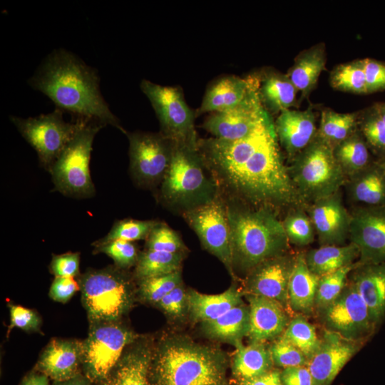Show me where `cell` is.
<instances>
[{
	"instance_id": "obj_1",
	"label": "cell",
	"mask_w": 385,
	"mask_h": 385,
	"mask_svg": "<svg viewBox=\"0 0 385 385\" xmlns=\"http://www.w3.org/2000/svg\"><path fill=\"white\" fill-rule=\"evenodd\" d=\"M197 148L215 180L256 208L307 207L283 162L272 119L243 138L199 140Z\"/></svg>"
},
{
	"instance_id": "obj_2",
	"label": "cell",
	"mask_w": 385,
	"mask_h": 385,
	"mask_svg": "<svg viewBox=\"0 0 385 385\" xmlns=\"http://www.w3.org/2000/svg\"><path fill=\"white\" fill-rule=\"evenodd\" d=\"M96 71L74 54L57 49L43 61L30 78V86L47 96L56 108L79 118L110 124L125 134L118 119L104 100Z\"/></svg>"
},
{
	"instance_id": "obj_3",
	"label": "cell",
	"mask_w": 385,
	"mask_h": 385,
	"mask_svg": "<svg viewBox=\"0 0 385 385\" xmlns=\"http://www.w3.org/2000/svg\"><path fill=\"white\" fill-rule=\"evenodd\" d=\"M230 361L221 349L188 337H164L153 349L148 385H234Z\"/></svg>"
},
{
	"instance_id": "obj_4",
	"label": "cell",
	"mask_w": 385,
	"mask_h": 385,
	"mask_svg": "<svg viewBox=\"0 0 385 385\" xmlns=\"http://www.w3.org/2000/svg\"><path fill=\"white\" fill-rule=\"evenodd\" d=\"M233 270L250 272L262 262L286 253L289 240L275 212L227 207Z\"/></svg>"
},
{
	"instance_id": "obj_5",
	"label": "cell",
	"mask_w": 385,
	"mask_h": 385,
	"mask_svg": "<svg viewBox=\"0 0 385 385\" xmlns=\"http://www.w3.org/2000/svg\"><path fill=\"white\" fill-rule=\"evenodd\" d=\"M205 169L197 147L173 143L170 163L161 182L162 198L184 211L213 199L215 180L208 178Z\"/></svg>"
},
{
	"instance_id": "obj_6",
	"label": "cell",
	"mask_w": 385,
	"mask_h": 385,
	"mask_svg": "<svg viewBox=\"0 0 385 385\" xmlns=\"http://www.w3.org/2000/svg\"><path fill=\"white\" fill-rule=\"evenodd\" d=\"M288 170L307 206L339 192L347 180L334 158L333 148L317 134L291 160Z\"/></svg>"
},
{
	"instance_id": "obj_7",
	"label": "cell",
	"mask_w": 385,
	"mask_h": 385,
	"mask_svg": "<svg viewBox=\"0 0 385 385\" xmlns=\"http://www.w3.org/2000/svg\"><path fill=\"white\" fill-rule=\"evenodd\" d=\"M80 287L91 322H117L133 304L131 283L115 268L86 272L81 279Z\"/></svg>"
},
{
	"instance_id": "obj_8",
	"label": "cell",
	"mask_w": 385,
	"mask_h": 385,
	"mask_svg": "<svg viewBox=\"0 0 385 385\" xmlns=\"http://www.w3.org/2000/svg\"><path fill=\"white\" fill-rule=\"evenodd\" d=\"M104 125L96 121L86 122L49 168L60 192L76 197L94 194L89 167L91 154L93 139Z\"/></svg>"
},
{
	"instance_id": "obj_9",
	"label": "cell",
	"mask_w": 385,
	"mask_h": 385,
	"mask_svg": "<svg viewBox=\"0 0 385 385\" xmlns=\"http://www.w3.org/2000/svg\"><path fill=\"white\" fill-rule=\"evenodd\" d=\"M91 323L88 336L83 342L81 366L85 376L95 384L106 377L126 346L138 336L117 322Z\"/></svg>"
},
{
	"instance_id": "obj_10",
	"label": "cell",
	"mask_w": 385,
	"mask_h": 385,
	"mask_svg": "<svg viewBox=\"0 0 385 385\" xmlns=\"http://www.w3.org/2000/svg\"><path fill=\"white\" fill-rule=\"evenodd\" d=\"M24 138L34 148L41 163L49 170L76 133L89 120L78 118L76 123H67L63 111L56 110L34 118L11 116Z\"/></svg>"
},
{
	"instance_id": "obj_11",
	"label": "cell",
	"mask_w": 385,
	"mask_h": 385,
	"mask_svg": "<svg viewBox=\"0 0 385 385\" xmlns=\"http://www.w3.org/2000/svg\"><path fill=\"white\" fill-rule=\"evenodd\" d=\"M140 86L156 113L160 133L174 144L197 147L195 115L186 103L181 89L146 79L140 82Z\"/></svg>"
},
{
	"instance_id": "obj_12",
	"label": "cell",
	"mask_w": 385,
	"mask_h": 385,
	"mask_svg": "<svg viewBox=\"0 0 385 385\" xmlns=\"http://www.w3.org/2000/svg\"><path fill=\"white\" fill-rule=\"evenodd\" d=\"M129 140L130 172L140 186L161 183L169 168L173 143L161 133L126 132Z\"/></svg>"
},
{
	"instance_id": "obj_13",
	"label": "cell",
	"mask_w": 385,
	"mask_h": 385,
	"mask_svg": "<svg viewBox=\"0 0 385 385\" xmlns=\"http://www.w3.org/2000/svg\"><path fill=\"white\" fill-rule=\"evenodd\" d=\"M183 217L202 246L217 257L234 275L227 210L215 196L210 201L183 212Z\"/></svg>"
},
{
	"instance_id": "obj_14",
	"label": "cell",
	"mask_w": 385,
	"mask_h": 385,
	"mask_svg": "<svg viewBox=\"0 0 385 385\" xmlns=\"http://www.w3.org/2000/svg\"><path fill=\"white\" fill-rule=\"evenodd\" d=\"M320 313L329 332L349 340L363 339L376 327L366 303L351 282Z\"/></svg>"
},
{
	"instance_id": "obj_15",
	"label": "cell",
	"mask_w": 385,
	"mask_h": 385,
	"mask_svg": "<svg viewBox=\"0 0 385 385\" xmlns=\"http://www.w3.org/2000/svg\"><path fill=\"white\" fill-rule=\"evenodd\" d=\"M259 83L239 106L222 112L213 113L203 123L214 138L224 140L243 138L271 120L258 93Z\"/></svg>"
},
{
	"instance_id": "obj_16",
	"label": "cell",
	"mask_w": 385,
	"mask_h": 385,
	"mask_svg": "<svg viewBox=\"0 0 385 385\" xmlns=\"http://www.w3.org/2000/svg\"><path fill=\"white\" fill-rule=\"evenodd\" d=\"M349 239L359 250V264L385 262V206L356 209L351 214Z\"/></svg>"
},
{
	"instance_id": "obj_17",
	"label": "cell",
	"mask_w": 385,
	"mask_h": 385,
	"mask_svg": "<svg viewBox=\"0 0 385 385\" xmlns=\"http://www.w3.org/2000/svg\"><path fill=\"white\" fill-rule=\"evenodd\" d=\"M295 260L296 255L284 253L262 262L249 272L246 291L250 295L267 297L285 309H290L288 285Z\"/></svg>"
},
{
	"instance_id": "obj_18",
	"label": "cell",
	"mask_w": 385,
	"mask_h": 385,
	"mask_svg": "<svg viewBox=\"0 0 385 385\" xmlns=\"http://www.w3.org/2000/svg\"><path fill=\"white\" fill-rule=\"evenodd\" d=\"M321 245H342L349 238L351 214L346 209L340 190L307 207Z\"/></svg>"
},
{
	"instance_id": "obj_19",
	"label": "cell",
	"mask_w": 385,
	"mask_h": 385,
	"mask_svg": "<svg viewBox=\"0 0 385 385\" xmlns=\"http://www.w3.org/2000/svg\"><path fill=\"white\" fill-rule=\"evenodd\" d=\"M357 341L327 332L317 352L308 359L306 366L314 385H331L339 371L359 349Z\"/></svg>"
},
{
	"instance_id": "obj_20",
	"label": "cell",
	"mask_w": 385,
	"mask_h": 385,
	"mask_svg": "<svg viewBox=\"0 0 385 385\" xmlns=\"http://www.w3.org/2000/svg\"><path fill=\"white\" fill-rule=\"evenodd\" d=\"M274 124L277 140L290 160L307 147L317 134L316 118L311 108L284 111Z\"/></svg>"
},
{
	"instance_id": "obj_21",
	"label": "cell",
	"mask_w": 385,
	"mask_h": 385,
	"mask_svg": "<svg viewBox=\"0 0 385 385\" xmlns=\"http://www.w3.org/2000/svg\"><path fill=\"white\" fill-rule=\"evenodd\" d=\"M249 328L252 342L264 343L281 336L289 321L285 308L275 300L249 295Z\"/></svg>"
},
{
	"instance_id": "obj_22",
	"label": "cell",
	"mask_w": 385,
	"mask_h": 385,
	"mask_svg": "<svg viewBox=\"0 0 385 385\" xmlns=\"http://www.w3.org/2000/svg\"><path fill=\"white\" fill-rule=\"evenodd\" d=\"M82 358L83 342L53 339L43 350L37 368L53 381H63L78 375Z\"/></svg>"
},
{
	"instance_id": "obj_23",
	"label": "cell",
	"mask_w": 385,
	"mask_h": 385,
	"mask_svg": "<svg viewBox=\"0 0 385 385\" xmlns=\"http://www.w3.org/2000/svg\"><path fill=\"white\" fill-rule=\"evenodd\" d=\"M152 351L148 342L136 339L126 346L106 377L95 385H148Z\"/></svg>"
},
{
	"instance_id": "obj_24",
	"label": "cell",
	"mask_w": 385,
	"mask_h": 385,
	"mask_svg": "<svg viewBox=\"0 0 385 385\" xmlns=\"http://www.w3.org/2000/svg\"><path fill=\"white\" fill-rule=\"evenodd\" d=\"M259 83V76L246 78L235 76L221 78L207 89L199 114L218 113L232 109L242 103Z\"/></svg>"
},
{
	"instance_id": "obj_25",
	"label": "cell",
	"mask_w": 385,
	"mask_h": 385,
	"mask_svg": "<svg viewBox=\"0 0 385 385\" xmlns=\"http://www.w3.org/2000/svg\"><path fill=\"white\" fill-rule=\"evenodd\" d=\"M366 303L376 326L385 316V262L357 264L351 282Z\"/></svg>"
},
{
	"instance_id": "obj_26",
	"label": "cell",
	"mask_w": 385,
	"mask_h": 385,
	"mask_svg": "<svg viewBox=\"0 0 385 385\" xmlns=\"http://www.w3.org/2000/svg\"><path fill=\"white\" fill-rule=\"evenodd\" d=\"M326 61L325 44L317 43L297 56L286 75L297 91L307 98L315 88Z\"/></svg>"
},
{
	"instance_id": "obj_27",
	"label": "cell",
	"mask_w": 385,
	"mask_h": 385,
	"mask_svg": "<svg viewBox=\"0 0 385 385\" xmlns=\"http://www.w3.org/2000/svg\"><path fill=\"white\" fill-rule=\"evenodd\" d=\"M319 277L309 270L304 253L296 255L288 285L289 304L292 310L303 314L312 312Z\"/></svg>"
},
{
	"instance_id": "obj_28",
	"label": "cell",
	"mask_w": 385,
	"mask_h": 385,
	"mask_svg": "<svg viewBox=\"0 0 385 385\" xmlns=\"http://www.w3.org/2000/svg\"><path fill=\"white\" fill-rule=\"evenodd\" d=\"M349 198L364 207L385 206V170L383 165L371 163L348 178Z\"/></svg>"
},
{
	"instance_id": "obj_29",
	"label": "cell",
	"mask_w": 385,
	"mask_h": 385,
	"mask_svg": "<svg viewBox=\"0 0 385 385\" xmlns=\"http://www.w3.org/2000/svg\"><path fill=\"white\" fill-rule=\"evenodd\" d=\"M187 297L191 318L202 322L215 319L242 303L240 293L234 286L217 294H206L190 289Z\"/></svg>"
},
{
	"instance_id": "obj_30",
	"label": "cell",
	"mask_w": 385,
	"mask_h": 385,
	"mask_svg": "<svg viewBox=\"0 0 385 385\" xmlns=\"http://www.w3.org/2000/svg\"><path fill=\"white\" fill-rule=\"evenodd\" d=\"M237 347L231 369L235 383L255 379L272 369L273 361L264 343L252 342L245 346L242 342Z\"/></svg>"
},
{
	"instance_id": "obj_31",
	"label": "cell",
	"mask_w": 385,
	"mask_h": 385,
	"mask_svg": "<svg viewBox=\"0 0 385 385\" xmlns=\"http://www.w3.org/2000/svg\"><path fill=\"white\" fill-rule=\"evenodd\" d=\"M298 92L286 74L270 71L259 76V96L267 111L280 113L290 109Z\"/></svg>"
},
{
	"instance_id": "obj_32",
	"label": "cell",
	"mask_w": 385,
	"mask_h": 385,
	"mask_svg": "<svg viewBox=\"0 0 385 385\" xmlns=\"http://www.w3.org/2000/svg\"><path fill=\"white\" fill-rule=\"evenodd\" d=\"M358 257L359 250L351 242L342 245H323L305 254L307 266L319 277L354 264Z\"/></svg>"
},
{
	"instance_id": "obj_33",
	"label": "cell",
	"mask_w": 385,
	"mask_h": 385,
	"mask_svg": "<svg viewBox=\"0 0 385 385\" xmlns=\"http://www.w3.org/2000/svg\"><path fill=\"white\" fill-rule=\"evenodd\" d=\"M203 330L210 337L230 342L235 345L247 336L249 328V308L242 303L220 317L202 322Z\"/></svg>"
},
{
	"instance_id": "obj_34",
	"label": "cell",
	"mask_w": 385,
	"mask_h": 385,
	"mask_svg": "<svg viewBox=\"0 0 385 385\" xmlns=\"http://www.w3.org/2000/svg\"><path fill=\"white\" fill-rule=\"evenodd\" d=\"M333 152L346 178L359 173L371 164L369 146L359 128L336 145Z\"/></svg>"
},
{
	"instance_id": "obj_35",
	"label": "cell",
	"mask_w": 385,
	"mask_h": 385,
	"mask_svg": "<svg viewBox=\"0 0 385 385\" xmlns=\"http://www.w3.org/2000/svg\"><path fill=\"white\" fill-rule=\"evenodd\" d=\"M359 113H337L325 108L322 111L317 135L333 148L350 136L359 125Z\"/></svg>"
},
{
	"instance_id": "obj_36",
	"label": "cell",
	"mask_w": 385,
	"mask_h": 385,
	"mask_svg": "<svg viewBox=\"0 0 385 385\" xmlns=\"http://www.w3.org/2000/svg\"><path fill=\"white\" fill-rule=\"evenodd\" d=\"M184 255L183 252L171 253L146 250L138 257L135 275L140 280L179 271Z\"/></svg>"
},
{
	"instance_id": "obj_37",
	"label": "cell",
	"mask_w": 385,
	"mask_h": 385,
	"mask_svg": "<svg viewBox=\"0 0 385 385\" xmlns=\"http://www.w3.org/2000/svg\"><path fill=\"white\" fill-rule=\"evenodd\" d=\"M332 88L356 94H367L363 59L335 66L329 75Z\"/></svg>"
},
{
	"instance_id": "obj_38",
	"label": "cell",
	"mask_w": 385,
	"mask_h": 385,
	"mask_svg": "<svg viewBox=\"0 0 385 385\" xmlns=\"http://www.w3.org/2000/svg\"><path fill=\"white\" fill-rule=\"evenodd\" d=\"M297 347L307 360L319 349L322 339H319L314 325L302 315L292 319L281 335Z\"/></svg>"
},
{
	"instance_id": "obj_39",
	"label": "cell",
	"mask_w": 385,
	"mask_h": 385,
	"mask_svg": "<svg viewBox=\"0 0 385 385\" xmlns=\"http://www.w3.org/2000/svg\"><path fill=\"white\" fill-rule=\"evenodd\" d=\"M357 264L345 266L319 277L314 302V308L318 312H322L339 296L346 285L348 274Z\"/></svg>"
},
{
	"instance_id": "obj_40",
	"label": "cell",
	"mask_w": 385,
	"mask_h": 385,
	"mask_svg": "<svg viewBox=\"0 0 385 385\" xmlns=\"http://www.w3.org/2000/svg\"><path fill=\"white\" fill-rule=\"evenodd\" d=\"M304 209H292L282 222L289 242L298 246L311 244L316 235L311 218Z\"/></svg>"
},
{
	"instance_id": "obj_41",
	"label": "cell",
	"mask_w": 385,
	"mask_h": 385,
	"mask_svg": "<svg viewBox=\"0 0 385 385\" xmlns=\"http://www.w3.org/2000/svg\"><path fill=\"white\" fill-rule=\"evenodd\" d=\"M358 126L369 148L385 155V123L376 105L359 113Z\"/></svg>"
},
{
	"instance_id": "obj_42",
	"label": "cell",
	"mask_w": 385,
	"mask_h": 385,
	"mask_svg": "<svg viewBox=\"0 0 385 385\" xmlns=\"http://www.w3.org/2000/svg\"><path fill=\"white\" fill-rule=\"evenodd\" d=\"M158 222L155 220H138L133 219L122 220L116 222L110 232L95 245L104 244L115 240L135 241L147 239L152 230Z\"/></svg>"
},
{
	"instance_id": "obj_43",
	"label": "cell",
	"mask_w": 385,
	"mask_h": 385,
	"mask_svg": "<svg viewBox=\"0 0 385 385\" xmlns=\"http://www.w3.org/2000/svg\"><path fill=\"white\" fill-rule=\"evenodd\" d=\"M181 284L180 270L140 280L139 292L146 301L158 304L162 298Z\"/></svg>"
},
{
	"instance_id": "obj_44",
	"label": "cell",
	"mask_w": 385,
	"mask_h": 385,
	"mask_svg": "<svg viewBox=\"0 0 385 385\" xmlns=\"http://www.w3.org/2000/svg\"><path fill=\"white\" fill-rule=\"evenodd\" d=\"M146 250L166 252H183L185 246L181 238L168 225L158 222L146 239Z\"/></svg>"
},
{
	"instance_id": "obj_45",
	"label": "cell",
	"mask_w": 385,
	"mask_h": 385,
	"mask_svg": "<svg viewBox=\"0 0 385 385\" xmlns=\"http://www.w3.org/2000/svg\"><path fill=\"white\" fill-rule=\"evenodd\" d=\"M96 246L98 252L105 253L111 257L120 268H127L134 264L136 265L139 257L135 245L130 241L115 240Z\"/></svg>"
},
{
	"instance_id": "obj_46",
	"label": "cell",
	"mask_w": 385,
	"mask_h": 385,
	"mask_svg": "<svg viewBox=\"0 0 385 385\" xmlns=\"http://www.w3.org/2000/svg\"><path fill=\"white\" fill-rule=\"evenodd\" d=\"M273 364L284 369L306 366L307 359L297 347L279 337L269 348Z\"/></svg>"
},
{
	"instance_id": "obj_47",
	"label": "cell",
	"mask_w": 385,
	"mask_h": 385,
	"mask_svg": "<svg viewBox=\"0 0 385 385\" xmlns=\"http://www.w3.org/2000/svg\"><path fill=\"white\" fill-rule=\"evenodd\" d=\"M10 329L17 327L24 331H37L41 325L38 314L22 306L10 304Z\"/></svg>"
},
{
	"instance_id": "obj_48",
	"label": "cell",
	"mask_w": 385,
	"mask_h": 385,
	"mask_svg": "<svg viewBox=\"0 0 385 385\" xmlns=\"http://www.w3.org/2000/svg\"><path fill=\"white\" fill-rule=\"evenodd\" d=\"M158 304L171 317H179L182 316L188 307L187 292L182 283L162 298Z\"/></svg>"
},
{
	"instance_id": "obj_49",
	"label": "cell",
	"mask_w": 385,
	"mask_h": 385,
	"mask_svg": "<svg viewBox=\"0 0 385 385\" xmlns=\"http://www.w3.org/2000/svg\"><path fill=\"white\" fill-rule=\"evenodd\" d=\"M367 93L385 89V63L372 58L363 59Z\"/></svg>"
},
{
	"instance_id": "obj_50",
	"label": "cell",
	"mask_w": 385,
	"mask_h": 385,
	"mask_svg": "<svg viewBox=\"0 0 385 385\" xmlns=\"http://www.w3.org/2000/svg\"><path fill=\"white\" fill-rule=\"evenodd\" d=\"M78 253L68 252L53 256L51 270L56 277H74L79 273Z\"/></svg>"
},
{
	"instance_id": "obj_51",
	"label": "cell",
	"mask_w": 385,
	"mask_h": 385,
	"mask_svg": "<svg viewBox=\"0 0 385 385\" xmlns=\"http://www.w3.org/2000/svg\"><path fill=\"white\" fill-rule=\"evenodd\" d=\"M79 284L73 277H61L54 279L49 290L50 297L58 302H68L79 290Z\"/></svg>"
},
{
	"instance_id": "obj_52",
	"label": "cell",
	"mask_w": 385,
	"mask_h": 385,
	"mask_svg": "<svg viewBox=\"0 0 385 385\" xmlns=\"http://www.w3.org/2000/svg\"><path fill=\"white\" fill-rule=\"evenodd\" d=\"M282 385H314L312 374L306 366L287 367L281 371Z\"/></svg>"
},
{
	"instance_id": "obj_53",
	"label": "cell",
	"mask_w": 385,
	"mask_h": 385,
	"mask_svg": "<svg viewBox=\"0 0 385 385\" xmlns=\"http://www.w3.org/2000/svg\"><path fill=\"white\" fill-rule=\"evenodd\" d=\"M236 385H282L281 371L272 369L252 379L235 383Z\"/></svg>"
},
{
	"instance_id": "obj_54",
	"label": "cell",
	"mask_w": 385,
	"mask_h": 385,
	"mask_svg": "<svg viewBox=\"0 0 385 385\" xmlns=\"http://www.w3.org/2000/svg\"><path fill=\"white\" fill-rule=\"evenodd\" d=\"M21 385H49V384L48 376L46 375L31 374L24 379Z\"/></svg>"
},
{
	"instance_id": "obj_55",
	"label": "cell",
	"mask_w": 385,
	"mask_h": 385,
	"mask_svg": "<svg viewBox=\"0 0 385 385\" xmlns=\"http://www.w3.org/2000/svg\"><path fill=\"white\" fill-rule=\"evenodd\" d=\"M91 382L85 376L79 374L71 379L63 381H55L54 385H91Z\"/></svg>"
},
{
	"instance_id": "obj_56",
	"label": "cell",
	"mask_w": 385,
	"mask_h": 385,
	"mask_svg": "<svg viewBox=\"0 0 385 385\" xmlns=\"http://www.w3.org/2000/svg\"><path fill=\"white\" fill-rule=\"evenodd\" d=\"M379 112L385 123V103H378L376 105Z\"/></svg>"
},
{
	"instance_id": "obj_57",
	"label": "cell",
	"mask_w": 385,
	"mask_h": 385,
	"mask_svg": "<svg viewBox=\"0 0 385 385\" xmlns=\"http://www.w3.org/2000/svg\"><path fill=\"white\" fill-rule=\"evenodd\" d=\"M383 167H384V170H385V164L383 165Z\"/></svg>"
}]
</instances>
